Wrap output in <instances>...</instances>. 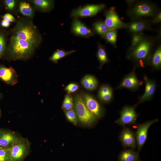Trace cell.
I'll use <instances>...</instances> for the list:
<instances>
[{"instance_id":"6da1fadb","label":"cell","mask_w":161,"mask_h":161,"mask_svg":"<svg viewBox=\"0 0 161 161\" xmlns=\"http://www.w3.org/2000/svg\"><path fill=\"white\" fill-rule=\"evenodd\" d=\"M13 36L27 41L34 47L40 43L41 38L35 26L30 22H18L14 30Z\"/></svg>"},{"instance_id":"7a4b0ae2","label":"cell","mask_w":161,"mask_h":161,"mask_svg":"<svg viewBox=\"0 0 161 161\" xmlns=\"http://www.w3.org/2000/svg\"><path fill=\"white\" fill-rule=\"evenodd\" d=\"M34 47L27 41L13 35L9 47V54L13 59L25 58L32 53Z\"/></svg>"},{"instance_id":"3957f363","label":"cell","mask_w":161,"mask_h":161,"mask_svg":"<svg viewBox=\"0 0 161 161\" xmlns=\"http://www.w3.org/2000/svg\"><path fill=\"white\" fill-rule=\"evenodd\" d=\"M73 107L77 118L81 123L90 126L96 122L97 118L88 109L82 97L78 94L74 97Z\"/></svg>"},{"instance_id":"277c9868","label":"cell","mask_w":161,"mask_h":161,"mask_svg":"<svg viewBox=\"0 0 161 161\" xmlns=\"http://www.w3.org/2000/svg\"><path fill=\"white\" fill-rule=\"evenodd\" d=\"M11 161H23L30 151V143L27 139L19 137L9 148Z\"/></svg>"},{"instance_id":"5b68a950","label":"cell","mask_w":161,"mask_h":161,"mask_svg":"<svg viewBox=\"0 0 161 161\" xmlns=\"http://www.w3.org/2000/svg\"><path fill=\"white\" fill-rule=\"evenodd\" d=\"M150 45V43L147 41L140 42L131 52L129 58L138 62L140 66L143 67L148 59Z\"/></svg>"},{"instance_id":"8992f818","label":"cell","mask_w":161,"mask_h":161,"mask_svg":"<svg viewBox=\"0 0 161 161\" xmlns=\"http://www.w3.org/2000/svg\"><path fill=\"white\" fill-rule=\"evenodd\" d=\"M136 106V105L124 106L120 112L119 118L115 121V123L123 127L136 123L138 116L135 110Z\"/></svg>"},{"instance_id":"52a82bcc","label":"cell","mask_w":161,"mask_h":161,"mask_svg":"<svg viewBox=\"0 0 161 161\" xmlns=\"http://www.w3.org/2000/svg\"><path fill=\"white\" fill-rule=\"evenodd\" d=\"M158 121V119H155L147 121L137 125L135 134L138 152L141 151L147 140L149 128L152 125Z\"/></svg>"},{"instance_id":"ba28073f","label":"cell","mask_w":161,"mask_h":161,"mask_svg":"<svg viewBox=\"0 0 161 161\" xmlns=\"http://www.w3.org/2000/svg\"><path fill=\"white\" fill-rule=\"evenodd\" d=\"M136 68L122 80L116 88L117 89L126 88L135 92L142 85L143 82L139 80L135 72Z\"/></svg>"},{"instance_id":"9c48e42d","label":"cell","mask_w":161,"mask_h":161,"mask_svg":"<svg viewBox=\"0 0 161 161\" xmlns=\"http://www.w3.org/2000/svg\"><path fill=\"white\" fill-rule=\"evenodd\" d=\"M82 97L88 109L97 119L102 117L103 114V109L94 97L88 94L85 93Z\"/></svg>"},{"instance_id":"30bf717a","label":"cell","mask_w":161,"mask_h":161,"mask_svg":"<svg viewBox=\"0 0 161 161\" xmlns=\"http://www.w3.org/2000/svg\"><path fill=\"white\" fill-rule=\"evenodd\" d=\"M119 139L124 147L134 149L137 147L135 133L130 128L124 127L119 134Z\"/></svg>"},{"instance_id":"8fae6325","label":"cell","mask_w":161,"mask_h":161,"mask_svg":"<svg viewBox=\"0 0 161 161\" xmlns=\"http://www.w3.org/2000/svg\"><path fill=\"white\" fill-rule=\"evenodd\" d=\"M105 6L102 4L87 5L74 10L71 16L75 17L92 16L103 9Z\"/></svg>"},{"instance_id":"7c38bea8","label":"cell","mask_w":161,"mask_h":161,"mask_svg":"<svg viewBox=\"0 0 161 161\" xmlns=\"http://www.w3.org/2000/svg\"><path fill=\"white\" fill-rule=\"evenodd\" d=\"M143 79L145 83V92L139 98L138 103L135 104L136 106L139 103L150 100L156 90V83L155 80L149 79L145 75H144Z\"/></svg>"},{"instance_id":"4fadbf2b","label":"cell","mask_w":161,"mask_h":161,"mask_svg":"<svg viewBox=\"0 0 161 161\" xmlns=\"http://www.w3.org/2000/svg\"><path fill=\"white\" fill-rule=\"evenodd\" d=\"M18 75L12 67L0 66V78L7 84L13 85L18 82Z\"/></svg>"},{"instance_id":"5bb4252c","label":"cell","mask_w":161,"mask_h":161,"mask_svg":"<svg viewBox=\"0 0 161 161\" xmlns=\"http://www.w3.org/2000/svg\"><path fill=\"white\" fill-rule=\"evenodd\" d=\"M104 23L108 29L110 30L121 28L124 25L116 13L112 10L106 13Z\"/></svg>"},{"instance_id":"9a60e30c","label":"cell","mask_w":161,"mask_h":161,"mask_svg":"<svg viewBox=\"0 0 161 161\" xmlns=\"http://www.w3.org/2000/svg\"><path fill=\"white\" fill-rule=\"evenodd\" d=\"M19 137L13 132L3 130L0 135V147L10 148Z\"/></svg>"},{"instance_id":"2e32d148","label":"cell","mask_w":161,"mask_h":161,"mask_svg":"<svg viewBox=\"0 0 161 161\" xmlns=\"http://www.w3.org/2000/svg\"><path fill=\"white\" fill-rule=\"evenodd\" d=\"M72 29L74 33L79 35L89 37L92 35L91 30L83 22L77 19H75L73 20Z\"/></svg>"},{"instance_id":"e0dca14e","label":"cell","mask_w":161,"mask_h":161,"mask_svg":"<svg viewBox=\"0 0 161 161\" xmlns=\"http://www.w3.org/2000/svg\"><path fill=\"white\" fill-rule=\"evenodd\" d=\"M154 9L150 5L145 3L139 4L132 10L133 14L137 16H150L154 13Z\"/></svg>"},{"instance_id":"ac0fdd59","label":"cell","mask_w":161,"mask_h":161,"mask_svg":"<svg viewBox=\"0 0 161 161\" xmlns=\"http://www.w3.org/2000/svg\"><path fill=\"white\" fill-rule=\"evenodd\" d=\"M98 96L100 100L103 103H109L112 100L113 98L112 88L107 84L102 85L98 91Z\"/></svg>"},{"instance_id":"d6986e66","label":"cell","mask_w":161,"mask_h":161,"mask_svg":"<svg viewBox=\"0 0 161 161\" xmlns=\"http://www.w3.org/2000/svg\"><path fill=\"white\" fill-rule=\"evenodd\" d=\"M138 151L129 149L122 151L118 157L119 161H137L139 158Z\"/></svg>"},{"instance_id":"ffe728a7","label":"cell","mask_w":161,"mask_h":161,"mask_svg":"<svg viewBox=\"0 0 161 161\" xmlns=\"http://www.w3.org/2000/svg\"><path fill=\"white\" fill-rule=\"evenodd\" d=\"M81 83L86 89L89 91L96 89L98 86V82L97 78L94 76L87 75L82 79Z\"/></svg>"},{"instance_id":"44dd1931","label":"cell","mask_w":161,"mask_h":161,"mask_svg":"<svg viewBox=\"0 0 161 161\" xmlns=\"http://www.w3.org/2000/svg\"><path fill=\"white\" fill-rule=\"evenodd\" d=\"M75 51V50H74L69 51L62 49L58 50L54 52L50 58V59L54 62L56 63L60 59L71 54Z\"/></svg>"},{"instance_id":"7402d4cb","label":"cell","mask_w":161,"mask_h":161,"mask_svg":"<svg viewBox=\"0 0 161 161\" xmlns=\"http://www.w3.org/2000/svg\"><path fill=\"white\" fill-rule=\"evenodd\" d=\"M97 56L100 64V69H101L103 66L109 62V60L105 50L100 45L98 47Z\"/></svg>"},{"instance_id":"603a6c76","label":"cell","mask_w":161,"mask_h":161,"mask_svg":"<svg viewBox=\"0 0 161 161\" xmlns=\"http://www.w3.org/2000/svg\"><path fill=\"white\" fill-rule=\"evenodd\" d=\"M32 1L36 6L44 11L50 10L53 6V3L52 1L35 0Z\"/></svg>"},{"instance_id":"cb8c5ba5","label":"cell","mask_w":161,"mask_h":161,"mask_svg":"<svg viewBox=\"0 0 161 161\" xmlns=\"http://www.w3.org/2000/svg\"><path fill=\"white\" fill-rule=\"evenodd\" d=\"M73 107V99L71 94L66 95L62 103V108L65 112L72 109Z\"/></svg>"},{"instance_id":"d4e9b609","label":"cell","mask_w":161,"mask_h":161,"mask_svg":"<svg viewBox=\"0 0 161 161\" xmlns=\"http://www.w3.org/2000/svg\"><path fill=\"white\" fill-rule=\"evenodd\" d=\"M19 10L24 15L29 17L33 16V11L30 4L25 2H21L19 5Z\"/></svg>"},{"instance_id":"484cf974","label":"cell","mask_w":161,"mask_h":161,"mask_svg":"<svg viewBox=\"0 0 161 161\" xmlns=\"http://www.w3.org/2000/svg\"><path fill=\"white\" fill-rule=\"evenodd\" d=\"M152 64L155 69L160 68L161 64V49L159 47L154 54L152 60Z\"/></svg>"},{"instance_id":"4316f807","label":"cell","mask_w":161,"mask_h":161,"mask_svg":"<svg viewBox=\"0 0 161 161\" xmlns=\"http://www.w3.org/2000/svg\"><path fill=\"white\" fill-rule=\"evenodd\" d=\"M94 28L96 32L102 36H104L108 30L104 22H102L95 23L94 25Z\"/></svg>"},{"instance_id":"83f0119b","label":"cell","mask_w":161,"mask_h":161,"mask_svg":"<svg viewBox=\"0 0 161 161\" xmlns=\"http://www.w3.org/2000/svg\"><path fill=\"white\" fill-rule=\"evenodd\" d=\"M146 27V24L142 21L134 22L130 25L129 29L132 32H140L144 30Z\"/></svg>"},{"instance_id":"f1b7e54d","label":"cell","mask_w":161,"mask_h":161,"mask_svg":"<svg viewBox=\"0 0 161 161\" xmlns=\"http://www.w3.org/2000/svg\"><path fill=\"white\" fill-rule=\"evenodd\" d=\"M117 31L114 30H108L105 35L106 40L113 44H115L117 40Z\"/></svg>"},{"instance_id":"f546056e","label":"cell","mask_w":161,"mask_h":161,"mask_svg":"<svg viewBox=\"0 0 161 161\" xmlns=\"http://www.w3.org/2000/svg\"><path fill=\"white\" fill-rule=\"evenodd\" d=\"M0 161H11L9 148L0 147Z\"/></svg>"},{"instance_id":"4dcf8cb0","label":"cell","mask_w":161,"mask_h":161,"mask_svg":"<svg viewBox=\"0 0 161 161\" xmlns=\"http://www.w3.org/2000/svg\"><path fill=\"white\" fill-rule=\"evenodd\" d=\"M65 115L67 119L71 123L75 125L77 123V118L74 110L73 109L65 112Z\"/></svg>"},{"instance_id":"1f68e13d","label":"cell","mask_w":161,"mask_h":161,"mask_svg":"<svg viewBox=\"0 0 161 161\" xmlns=\"http://www.w3.org/2000/svg\"><path fill=\"white\" fill-rule=\"evenodd\" d=\"M79 89V85L77 83H72L68 84L65 88L64 90L67 94H71L76 92Z\"/></svg>"},{"instance_id":"d6a6232c","label":"cell","mask_w":161,"mask_h":161,"mask_svg":"<svg viewBox=\"0 0 161 161\" xmlns=\"http://www.w3.org/2000/svg\"><path fill=\"white\" fill-rule=\"evenodd\" d=\"M5 49V41L3 34H0V58L3 55Z\"/></svg>"},{"instance_id":"836d02e7","label":"cell","mask_w":161,"mask_h":161,"mask_svg":"<svg viewBox=\"0 0 161 161\" xmlns=\"http://www.w3.org/2000/svg\"><path fill=\"white\" fill-rule=\"evenodd\" d=\"M142 40V37L138 35H135L133 37L132 40V46L134 47L139 44Z\"/></svg>"},{"instance_id":"e575fe53","label":"cell","mask_w":161,"mask_h":161,"mask_svg":"<svg viewBox=\"0 0 161 161\" xmlns=\"http://www.w3.org/2000/svg\"><path fill=\"white\" fill-rule=\"evenodd\" d=\"M5 4L7 8L10 10L13 9L15 6V1L13 0H6Z\"/></svg>"},{"instance_id":"d590c367","label":"cell","mask_w":161,"mask_h":161,"mask_svg":"<svg viewBox=\"0 0 161 161\" xmlns=\"http://www.w3.org/2000/svg\"><path fill=\"white\" fill-rule=\"evenodd\" d=\"M3 18L4 19L9 22H13L15 20L14 16L9 13L5 14L3 17Z\"/></svg>"},{"instance_id":"8d00e7d4","label":"cell","mask_w":161,"mask_h":161,"mask_svg":"<svg viewBox=\"0 0 161 161\" xmlns=\"http://www.w3.org/2000/svg\"><path fill=\"white\" fill-rule=\"evenodd\" d=\"M10 25V22L4 19L3 20L1 21V25L3 27H8Z\"/></svg>"},{"instance_id":"74e56055","label":"cell","mask_w":161,"mask_h":161,"mask_svg":"<svg viewBox=\"0 0 161 161\" xmlns=\"http://www.w3.org/2000/svg\"><path fill=\"white\" fill-rule=\"evenodd\" d=\"M161 13H159V14L157 16L154 20V21L155 22H159L161 21Z\"/></svg>"},{"instance_id":"f35d334b","label":"cell","mask_w":161,"mask_h":161,"mask_svg":"<svg viewBox=\"0 0 161 161\" xmlns=\"http://www.w3.org/2000/svg\"><path fill=\"white\" fill-rule=\"evenodd\" d=\"M3 130H1L0 129V135L1 134V133L2 132Z\"/></svg>"},{"instance_id":"ab89813d","label":"cell","mask_w":161,"mask_h":161,"mask_svg":"<svg viewBox=\"0 0 161 161\" xmlns=\"http://www.w3.org/2000/svg\"><path fill=\"white\" fill-rule=\"evenodd\" d=\"M0 112H1V110H0Z\"/></svg>"},{"instance_id":"60d3db41","label":"cell","mask_w":161,"mask_h":161,"mask_svg":"<svg viewBox=\"0 0 161 161\" xmlns=\"http://www.w3.org/2000/svg\"></svg>"},{"instance_id":"b9f144b4","label":"cell","mask_w":161,"mask_h":161,"mask_svg":"<svg viewBox=\"0 0 161 161\" xmlns=\"http://www.w3.org/2000/svg\"></svg>"}]
</instances>
